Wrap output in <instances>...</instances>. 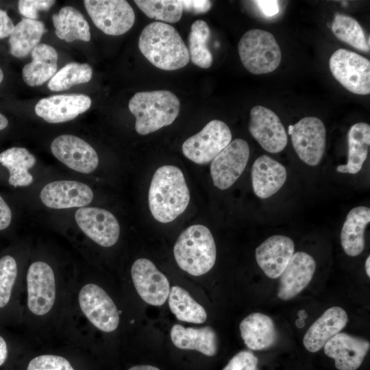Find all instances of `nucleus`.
<instances>
[{
    "label": "nucleus",
    "instance_id": "obj_1",
    "mask_svg": "<svg viewBox=\"0 0 370 370\" xmlns=\"http://www.w3.org/2000/svg\"><path fill=\"white\" fill-rule=\"evenodd\" d=\"M148 201L151 214L160 223H170L182 214L190 192L182 170L172 165L159 167L151 181Z\"/></svg>",
    "mask_w": 370,
    "mask_h": 370
},
{
    "label": "nucleus",
    "instance_id": "obj_2",
    "mask_svg": "<svg viewBox=\"0 0 370 370\" xmlns=\"http://www.w3.org/2000/svg\"><path fill=\"white\" fill-rule=\"evenodd\" d=\"M138 48L147 60L162 70L181 69L190 60L188 47L178 32L163 22L151 23L143 29Z\"/></svg>",
    "mask_w": 370,
    "mask_h": 370
},
{
    "label": "nucleus",
    "instance_id": "obj_3",
    "mask_svg": "<svg viewBox=\"0 0 370 370\" xmlns=\"http://www.w3.org/2000/svg\"><path fill=\"white\" fill-rule=\"evenodd\" d=\"M128 108L135 116V130L141 135L152 133L173 123L179 114L180 101L166 90L136 92Z\"/></svg>",
    "mask_w": 370,
    "mask_h": 370
},
{
    "label": "nucleus",
    "instance_id": "obj_4",
    "mask_svg": "<svg viewBox=\"0 0 370 370\" xmlns=\"http://www.w3.org/2000/svg\"><path fill=\"white\" fill-rule=\"evenodd\" d=\"M175 261L188 273L199 276L214 266L217 249L210 230L201 224L193 225L179 236L173 247Z\"/></svg>",
    "mask_w": 370,
    "mask_h": 370
},
{
    "label": "nucleus",
    "instance_id": "obj_5",
    "mask_svg": "<svg viewBox=\"0 0 370 370\" xmlns=\"http://www.w3.org/2000/svg\"><path fill=\"white\" fill-rule=\"evenodd\" d=\"M238 51L243 66L253 74L271 73L281 62L280 46L273 35L265 30H248L240 39Z\"/></svg>",
    "mask_w": 370,
    "mask_h": 370
},
{
    "label": "nucleus",
    "instance_id": "obj_6",
    "mask_svg": "<svg viewBox=\"0 0 370 370\" xmlns=\"http://www.w3.org/2000/svg\"><path fill=\"white\" fill-rule=\"evenodd\" d=\"M232 133L227 125L214 119L197 134L189 137L182 145L186 158L198 164L212 162L232 141Z\"/></svg>",
    "mask_w": 370,
    "mask_h": 370
},
{
    "label": "nucleus",
    "instance_id": "obj_7",
    "mask_svg": "<svg viewBox=\"0 0 370 370\" xmlns=\"http://www.w3.org/2000/svg\"><path fill=\"white\" fill-rule=\"evenodd\" d=\"M334 78L347 90L357 95L370 93V62L351 51L339 49L329 60Z\"/></svg>",
    "mask_w": 370,
    "mask_h": 370
},
{
    "label": "nucleus",
    "instance_id": "obj_8",
    "mask_svg": "<svg viewBox=\"0 0 370 370\" xmlns=\"http://www.w3.org/2000/svg\"><path fill=\"white\" fill-rule=\"evenodd\" d=\"M84 3L95 25L106 34H123L134 23V12L127 1L86 0Z\"/></svg>",
    "mask_w": 370,
    "mask_h": 370
},
{
    "label": "nucleus",
    "instance_id": "obj_9",
    "mask_svg": "<svg viewBox=\"0 0 370 370\" xmlns=\"http://www.w3.org/2000/svg\"><path fill=\"white\" fill-rule=\"evenodd\" d=\"M288 133L299 158L310 166H317L325 151L326 130L323 121L314 116L301 119L289 125Z\"/></svg>",
    "mask_w": 370,
    "mask_h": 370
},
{
    "label": "nucleus",
    "instance_id": "obj_10",
    "mask_svg": "<svg viewBox=\"0 0 370 370\" xmlns=\"http://www.w3.org/2000/svg\"><path fill=\"white\" fill-rule=\"evenodd\" d=\"M79 304L84 315L99 330L110 332L117 328L118 309L110 297L98 285L84 286L79 293Z\"/></svg>",
    "mask_w": 370,
    "mask_h": 370
},
{
    "label": "nucleus",
    "instance_id": "obj_11",
    "mask_svg": "<svg viewBox=\"0 0 370 370\" xmlns=\"http://www.w3.org/2000/svg\"><path fill=\"white\" fill-rule=\"evenodd\" d=\"M249 157V147L245 140L236 138L231 141L211 162L214 185L221 190L230 188L243 173Z\"/></svg>",
    "mask_w": 370,
    "mask_h": 370
},
{
    "label": "nucleus",
    "instance_id": "obj_12",
    "mask_svg": "<svg viewBox=\"0 0 370 370\" xmlns=\"http://www.w3.org/2000/svg\"><path fill=\"white\" fill-rule=\"evenodd\" d=\"M27 306L36 315H43L52 308L56 299V282L51 267L45 262H33L27 273Z\"/></svg>",
    "mask_w": 370,
    "mask_h": 370
},
{
    "label": "nucleus",
    "instance_id": "obj_13",
    "mask_svg": "<svg viewBox=\"0 0 370 370\" xmlns=\"http://www.w3.org/2000/svg\"><path fill=\"white\" fill-rule=\"evenodd\" d=\"M249 130L260 145L269 153L280 152L286 146L288 137L283 124L273 111L264 106L251 108Z\"/></svg>",
    "mask_w": 370,
    "mask_h": 370
},
{
    "label": "nucleus",
    "instance_id": "obj_14",
    "mask_svg": "<svg viewBox=\"0 0 370 370\" xmlns=\"http://www.w3.org/2000/svg\"><path fill=\"white\" fill-rule=\"evenodd\" d=\"M51 150L61 162L79 173H90L99 164V157L94 148L76 136H58L52 141Z\"/></svg>",
    "mask_w": 370,
    "mask_h": 370
},
{
    "label": "nucleus",
    "instance_id": "obj_15",
    "mask_svg": "<svg viewBox=\"0 0 370 370\" xmlns=\"http://www.w3.org/2000/svg\"><path fill=\"white\" fill-rule=\"evenodd\" d=\"M79 227L94 242L103 247H111L118 241L120 226L109 211L97 207L79 208L75 214Z\"/></svg>",
    "mask_w": 370,
    "mask_h": 370
},
{
    "label": "nucleus",
    "instance_id": "obj_16",
    "mask_svg": "<svg viewBox=\"0 0 370 370\" xmlns=\"http://www.w3.org/2000/svg\"><path fill=\"white\" fill-rule=\"evenodd\" d=\"M132 279L140 297L147 304L159 306L165 303L170 292L169 282L147 258H138L132 266Z\"/></svg>",
    "mask_w": 370,
    "mask_h": 370
},
{
    "label": "nucleus",
    "instance_id": "obj_17",
    "mask_svg": "<svg viewBox=\"0 0 370 370\" xmlns=\"http://www.w3.org/2000/svg\"><path fill=\"white\" fill-rule=\"evenodd\" d=\"M40 197L42 204L50 208H82L92 201L93 193L82 182L58 180L46 184L40 191Z\"/></svg>",
    "mask_w": 370,
    "mask_h": 370
},
{
    "label": "nucleus",
    "instance_id": "obj_18",
    "mask_svg": "<svg viewBox=\"0 0 370 370\" xmlns=\"http://www.w3.org/2000/svg\"><path fill=\"white\" fill-rule=\"evenodd\" d=\"M91 106V99L82 94L53 95L42 98L35 106L36 114L50 123L74 119Z\"/></svg>",
    "mask_w": 370,
    "mask_h": 370
},
{
    "label": "nucleus",
    "instance_id": "obj_19",
    "mask_svg": "<svg viewBox=\"0 0 370 370\" xmlns=\"http://www.w3.org/2000/svg\"><path fill=\"white\" fill-rule=\"evenodd\" d=\"M315 269L316 262L310 255L295 253L280 275L278 297L287 300L297 295L310 282Z\"/></svg>",
    "mask_w": 370,
    "mask_h": 370
},
{
    "label": "nucleus",
    "instance_id": "obj_20",
    "mask_svg": "<svg viewBox=\"0 0 370 370\" xmlns=\"http://www.w3.org/2000/svg\"><path fill=\"white\" fill-rule=\"evenodd\" d=\"M369 342L347 333L339 332L324 345L325 354L334 360L338 370H356L368 352Z\"/></svg>",
    "mask_w": 370,
    "mask_h": 370
},
{
    "label": "nucleus",
    "instance_id": "obj_21",
    "mask_svg": "<svg viewBox=\"0 0 370 370\" xmlns=\"http://www.w3.org/2000/svg\"><path fill=\"white\" fill-rule=\"evenodd\" d=\"M293 241L284 235H273L256 249V260L267 276L275 279L282 274L294 254Z\"/></svg>",
    "mask_w": 370,
    "mask_h": 370
},
{
    "label": "nucleus",
    "instance_id": "obj_22",
    "mask_svg": "<svg viewBox=\"0 0 370 370\" xmlns=\"http://www.w3.org/2000/svg\"><path fill=\"white\" fill-rule=\"evenodd\" d=\"M347 314L339 306H333L326 310L309 328L305 334L303 343L310 352H317L325 343L339 333L346 325Z\"/></svg>",
    "mask_w": 370,
    "mask_h": 370
},
{
    "label": "nucleus",
    "instance_id": "obj_23",
    "mask_svg": "<svg viewBox=\"0 0 370 370\" xmlns=\"http://www.w3.org/2000/svg\"><path fill=\"white\" fill-rule=\"evenodd\" d=\"M286 176V170L281 163L267 155L258 157L251 168L254 193L261 199L270 197L282 187Z\"/></svg>",
    "mask_w": 370,
    "mask_h": 370
},
{
    "label": "nucleus",
    "instance_id": "obj_24",
    "mask_svg": "<svg viewBox=\"0 0 370 370\" xmlns=\"http://www.w3.org/2000/svg\"><path fill=\"white\" fill-rule=\"evenodd\" d=\"M171 338L181 349L196 350L208 356H213L217 352V336L210 326L195 328L175 324L171 330Z\"/></svg>",
    "mask_w": 370,
    "mask_h": 370
},
{
    "label": "nucleus",
    "instance_id": "obj_25",
    "mask_svg": "<svg viewBox=\"0 0 370 370\" xmlns=\"http://www.w3.org/2000/svg\"><path fill=\"white\" fill-rule=\"evenodd\" d=\"M32 60L24 66L22 75L29 86L42 85L56 74L58 53L51 45L39 43L31 52Z\"/></svg>",
    "mask_w": 370,
    "mask_h": 370
},
{
    "label": "nucleus",
    "instance_id": "obj_26",
    "mask_svg": "<svg viewBox=\"0 0 370 370\" xmlns=\"http://www.w3.org/2000/svg\"><path fill=\"white\" fill-rule=\"evenodd\" d=\"M241 337L246 346L252 350L271 347L277 333L273 320L269 316L254 312L242 320L239 325Z\"/></svg>",
    "mask_w": 370,
    "mask_h": 370
},
{
    "label": "nucleus",
    "instance_id": "obj_27",
    "mask_svg": "<svg viewBox=\"0 0 370 370\" xmlns=\"http://www.w3.org/2000/svg\"><path fill=\"white\" fill-rule=\"evenodd\" d=\"M370 222V209L357 206L347 214L341 232V242L344 251L349 256H356L365 248V230Z\"/></svg>",
    "mask_w": 370,
    "mask_h": 370
},
{
    "label": "nucleus",
    "instance_id": "obj_28",
    "mask_svg": "<svg viewBox=\"0 0 370 370\" xmlns=\"http://www.w3.org/2000/svg\"><path fill=\"white\" fill-rule=\"evenodd\" d=\"M347 140V163L338 165L336 171L343 173L355 174L361 170L367 157L370 145V125L362 122L354 124L348 132Z\"/></svg>",
    "mask_w": 370,
    "mask_h": 370
},
{
    "label": "nucleus",
    "instance_id": "obj_29",
    "mask_svg": "<svg viewBox=\"0 0 370 370\" xmlns=\"http://www.w3.org/2000/svg\"><path fill=\"white\" fill-rule=\"evenodd\" d=\"M36 158L23 147H14L0 153V163L9 171V184L14 187L26 186L33 182L29 169L36 164Z\"/></svg>",
    "mask_w": 370,
    "mask_h": 370
},
{
    "label": "nucleus",
    "instance_id": "obj_30",
    "mask_svg": "<svg viewBox=\"0 0 370 370\" xmlns=\"http://www.w3.org/2000/svg\"><path fill=\"white\" fill-rule=\"evenodd\" d=\"M44 23L38 20L24 18L18 22L9 37L10 52L16 58L28 56L37 46L45 32Z\"/></svg>",
    "mask_w": 370,
    "mask_h": 370
},
{
    "label": "nucleus",
    "instance_id": "obj_31",
    "mask_svg": "<svg viewBox=\"0 0 370 370\" xmlns=\"http://www.w3.org/2000/svg\"><path fill=\"white\" fill-rule=\"evenodd\" d=\"M56 36L66 42L90 39V27L84 16L75 8L65 6L52 16Z\"/></svg>",
    "mask_w": 370,
    "mask_h": 370
},
{
    "label": "nucleus",
    "instance_id": "obj_32",
    "mask_svg": "<svg viewBox=\"0 0 370 370\" xmlns=\"http://www.w3.org/2000/svg\"><path fill=\"white\" fill-rule=\"evenodd\" d=\"M169 306L180 321L202 323L206 320L207 314L204 307L180 286H173L170 289Z\"/></svg>",
    "mask_w": 370,
    "mask_h": 370
},
{
    "label": "nucleus",
    "instance_id": "obj_33",
    "mask_svg": "<svg viewBox=\"0 0 370 370\" xmlns=\"http://www.w3.org/2000/svg\"><path fill=\"white\" fill-rule=\"evenodd\" d=\"M210 29L207 23L197 20L193 23L188 35V52L191 62L196 66L208 69L211 66L213 56L208 47Z\"/></svg>",
    "mask_w": 370,
    "mask_h": 370
},
{
    "label": "nucleus",
    "instance_id": "obj_34",
    "mask_svg": "<svg viewBox=\"0 0 370 370\" xmlns=\"http://www.w3.org/2000/svg\"><path fill=\"white\" fill-rule=\"evenodd\" d=\"M332 31L341 41L360 51H369V36L367 40L362 27L353 17L343 14H336Z\"/></svg>",
    "mask_w": 370,
    "mask_h": 370
},
{
    "label": "nucleus",
    "instance_id": "obj_35",
    "mask_svg": "<svg viewBox=\"0 0 370 370\" xmlns=\"http://www.w3.org/2000/svg\"><path fill=\"white\" fill-rule=\"evenodd\" d=\"M92 75V70L89 64L71 62L56 73L47 86L52 91L65 90L73 86L88 82Z\"/></svg>",
    "mask_w": 370,
    "mask_h": 370
},
{
    "label": "nucleus",
    "instance_id": "obj_36",
    "mask_svg": "<svg viewBox=\"0 0 370 370\" xmlns=\"http://www.w3.org/2000/svg\"><path fill=\"white\" fill-rule=\"evenodd\" d=\"M134 3L149 18L166 23L179 21L183 13L181 0H136Z\"/></svg>",
    "mask_w": 370,
    "mask_h": 370
},
{
    "label": "nucleus",
    "instance_id": "obj_37",
    "mask_svg": "<svg viewBox=\"0 0 370 370\" xmlns=\"http://www.w3.org/2000/svg\"><path fill=\"white\" fill-rule=\"evenodd\" d=\"M17 276V264L11 256L0 258V308L8 303Z\"/></svg>",
    "mask_w": 370,
    "mask_h": 370
},
{
    "label": "nucleus",
    "instance_id": "obj_38",
    "mask_svg": "<svg viewBox=\"0 0 370 370\" xmlns=\"http://www.w3.org/2000/svg\"><path fill=\"white\" fill-rule=\"evenodd\" d=\"M27 370H74L66 358L56 355H41L33 358Z\"/></svg>",
    "mask_w": 370,
    "mask_h": 370
},
{
    "label": "nucleus",
    "instance_id": "obj_39",
    "mask_svg": "<svg viewBox=\"0 0 370 370\" xmlns=\"http://www.w3.org/2000/svg\"><path fill=\"white\" fill-rule=\"evenodd\" d=\"M55 3L53 0H20L18 6L20 13L26 18L37 20L39 11L48 10Z\"/></svg>",
    "mask_w": 370,
    "mask_h": 370
},
{
    "label": "nucleus",
    "instance_id": "obj_40",
    "mask_svg": "<svg viewBox=\"0 0 370 370\" xmlns=\"http://www.w3.org/2000/svg\"><path fill=\"white\" fill-rule=\"evenodd\" d=\"M258 360L249 351H241L234 356L223 370H258Z\"/></svg>",
    "mask_w": 370,
    "mask_h": 370
},
{
    "label": "nucleus",
    "instance_id": "obj_41",
    "mask_svg": "<svg viewBox=\"0 0 370 370\" xmlns=\"http://www.w3.org/2000/svg\"><path fill=\"white\" fill-rule=\"evenodd\" d=\"M183 11L194 14H204L212 7V2L207 0H183Z\"/></svg>",
    "mask_w": 370,
    "mask_h": 370
},
{
    "label": "nucleus",
    "instance_id": "obj_42",
    "mask_svg": "<svg viewBox=\"0 0 370 370\" xmlns=\"http://www.w3.org/2000/svg\"><path fill=\"white\" fill-rule=\"evenodd\" d=\"M254 3L258 7L259 10L266 16H273L278 14L279 4L278 1H254Z\"/></svg>",
    "mask_w": 370,
    "mask_h": 370
},
{
    "label": "nucleus",
    "instance_id": "obj_43",
    "mask_svg": "<svg viewBox=\"0 0 370 370\" xmlns=\"http://www.w3.org/2000/svg\"><path fill=\"white\" fill-rule=\"evenodd\" d=\"M14 25L7 12L0 9V39L10 36Z\"/></svg>",
    "mask_w": 370,
    "mask_h": 370
},
{
    "label": "nucleus",
    "instance_id": "obj_44",
    "mask_svg": "<svg viewBox=\"0 0 370 370\" xmlns=\"http://www.w3.org/2000/svg\"><path fill=\"white\" fill-rule=\"evenodd\" d=\"M11 219V210L8 205L0 196V230L7 228L10 224Z\"/></svg>",
    "mask_w": 370,
    "mask_h": 370
},
{
    "label": "nucleus",
    "instance_id": "obj_45",
    "mask_svg": "<svg viewBox=\"0 0 370 370\" xmlns=\"http://www.w3.org/2000/svg\"><path fill=\"white\" fill-rule=\"evenodd\" d=\"M8 357L7 344L2 336H0V367L5 362Z\"/></svg>",
    "mask_w": 370,
    "mask_h": 370
},
{
    "label": "nucleus",
    "instance_id": "obj_46",
    "mask_svg": "<svg viewBox=\"0 0 370 370\" xmlns=\"http://www.w3.org/2000/svg\"><path fill=\"white\" fill-rule=\"evenodd\" d=\"M128 370H160L158 368L151 366V365H136L131 368H130Z\"/></svg>",
    "mask_w": 370,
    "mask_h": 370
},
{
    "label": "nucleus",
    "instance_id": "obj_47",
    "mask_svg": "<svg viewBox=\"0 0 370 370\" xmlns=\"http://www.w3.org/2000/svg\"><path fill=\"white\" fill-rule=\"evenodd\" d=\"M8 125L7 118L0 112V130L5 129Z\"/></svg>",
    "mask_w": 370,
    "mask_h": 370
},
{
    "label": "nucleus",
    "instance_id": "obj_48",
    "mask_svg": "<svg viewBox=\"0 0 370 370\" xmlns=\"http://www.w3.org/2000/svg\"><path fill=\"white\" fill-rule=\"evenodd\" d=\"M369 264H370V256H369L366 260V262H365V269H366V273L368 275V277H370V267H369Z\"/></svg>",
    "mask_w": 370,
    "mask_h": 370
},
{
    "label": "nucleus",
    "instance_id": "obj_49",
    "mask_svg": "<svg viewBox=\"0 0 370 370\" xmlns=\"http://www.w3.org/2000/svg\"><path fill=\"white\" fill-rule=\"evenodd\" d=\"M295 325L299 328H302L305 325L304 319L299 318L295 321Z\"/></svg>",
    "mask_w": 370,
    "mask_h": 370
},
{
    "label": "nucleus",
    "instance_id": "obj_50",
    "mask_svg": "<svg viewBox=\"0 0 370 370\" xmlns=\"http://www.w3.org/2000/svg\"><path fill=\"white\" fill-rule=\"evenodd\" d=\"M299 318L305 319L307 317V313L304 310H299L297 313Z\"/></svg>",
    "mask_w": 370,
    "mask_h": 370
},
{
    "label": "nucleus",
    "instance_id": "obj_51",
    "mask_svg": "<svg viewBox=\"0 0 370 370\" xmlns=\"http://www.w3.org/2000/svg\"><path fill=\"white\" fill-rule=\"evenodd\" d=\"M3 73L0 67V84L3 81Z\"/></svg>",
    "mask_w": 370,
    "mask_h": 370
}]
</instances>
